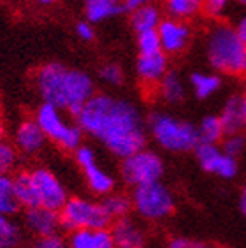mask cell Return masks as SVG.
Here are the masks:
<instances>
[{
  "instance_id": "6da1fadb",
  "label": "cell",
  "mask_w": 246,
  "mask_h": 248,
  "mask_svg": "<svg viewBox=\"0 0 246 248\" xmlns=\"http://www.w3.org/2000/svg\"><path fill=\"white\" fill-rule=\"evenodd\" d=\"M74 122L85 136L99 141L120 160L148 143L146 120L141 109L122 97L93 93L74 115Z\"/></svg>"
},
{
  "instance_id": "7a4b0ae2",
  "label": "cell",
  "mask_w": 246,
  "mask_h": 248,
  "mask_svg": "<svg viewBox=\"0 0 246 248\" xmlns=\"http://www.w3.org/2000/svg\"><path fill=\"white\" fill-rule=\"evenodd\" d=\"M33 85L43 102L57 106L72 116L95 93V83L88 72L60 62L43 63L33 72Z\"/></svg>"
},
{
  "instance_id": "3957f363",
  "label": "cell",
  "mask_w": 246,
  "mask_h": 248,
  "mask_svg": "<svg viewBox=\"0 0 246 248\" xmlns=\"http://www.w3.org/2000/svg\"><path fill=\"white\" fill-rule=\"evenodd\" d=\"M206 58L215 72L227 76H246V46L234 25L216 21L206 33Z\"/></svg>"
},
{
  "instance_id": "277c9868",
  "label": "cell",
  "mask_w": 246,
  "mask_h": 248,
  "mask_svg": "<svg viewBox=\"0 0 246 248\" xmlns=\"http://www.w3.org/2000/svg\"><path fill=\"white\" fill-rule=\"evenodd\" d=\"M146 130L156 146L169 153H190L199 144L195 125L166 111H153L146 118Z\"/></svg>"
},
{
  "instance_id": "5b68a950",
  "label": "cell",
  "mask_w": 246,
  "mask_h": 248,
  "mask_svg": "<svg viewBox=\"0 0 246 248\" xmlns=\"http://www.w3.org/2000/svg\"><path fill=\"white\" fill-rule=\"evenodd\" d=\"M33 120L39 124L47 141L57 144L63 152H74L79 144H83V130L77 127L76 122L67 120L65 111H62L57 106L43 102L35 109Z\"/></svg>"
},
{
  "instance_id": "8992f818",
  "label": "cell",
  "mask_w": 246,
  "mask_h": 248,
  "mask_svg": "<svg viewBox=\"0 0 246 248\" xmlns=\"http://www.w3.org/2000/svg\"><path fill=\"white\" fill-rule=\"evenodd\" d=\"M130 201L132 211L146 222H160L169 218L176 208L174 196L169 186L162 183V180L134 186Z\"/></svg>"
},
{
  "instance_id": "52a82bcc",
  "label": "cell",
  "mask_w": 246,
  "mask_h": 248,
  "mask_svg": "<svg viewBox=\"0 0 246 248\" xmlns=\"http://www.w3.org/2000/svg\"><path fill=\"white\" fill-rule=\"evenodd\" d=\"M58 213H60L62 229L69 231V232L77 229L111 227L113 224V220L108 215L102 202L86 199V197H69Z\"/></svg>"
},
{
  "instance_id": "ba28073f",
  "label": "cell",
  "mask_w": 246,
  "mask_h": 248,
  "mask_svg": "<svg viewBox=\"0 0 246 248\" xmlns=\"http://www.w3.org/2000/svg\"><path fill=\"white\" fill-rule=\"evenodd\" d=\"M166 172L164 160L155 150L141 148L122 158L120 176L130 188L139 185H146L152 182H160Z\"/></svg>"
},
{
  "instance_id": "9c48e42d",
  "label": "cell",
  "mask_w": 246,
  "mask_h": 248,
  "mask_svg": "<svg viewBox=\"0 0 246 248\" xmlns=\"http://www.w3.org/2000/svg\"><path fill=\"white\" fill-rule=\"evenodd\" d=\"M29 178L35 206L60 211L62 206L69 199L67 188L60 182V178L53 171H49L47 167H33L29 171Z\"/></svg>"
},
{
  "instance_id": "30bf717a",
  "label": "cell",
  "mask_w": 246,
  "mask_h": 248,
  "mask_svg": "<svg viewBox=\"0 0 246 248\" xmlns=\"http://www.w3.org/2000/svg\"><path fill=\"white\" fill-rule=\"evenodd\" d=\"M74 160L79 166L85 176L86 186L90 188V192L97 197H104L116 190V180L111 172H108L104 167L100 166L97 160V153L92 146L88 144H79L74 150Z\"/></svg>"
},
{
  "instance_id": "8fae6325",
  "label": "cell",
  "mask_w": 246,
  "mask_h": 248,
  "mask_svg": "<svg viewBox=\"0 0 246 248\" xmlns=\"http://www.w3.org/2000/svg\"><path fill=\"white\" fill-rule=\"evenodd\" d=\"M194 153L199 166L213 176L222 178V180H232L239 172L237 158L227 155L220 144L199 143L195 146Z\"/></svg>"
},
{
  "instance_id": "7c38bea8",
  "label": "cell",
  "mask_w": 246,
  "mask_h": 248,
  "mask_svg": "<svg viewBox=\"0 0 246 248\" xmlns=\"http://www.w3.org/2000/svg\"><path fill=\"white\" fill-rule=\"evenodd\" d=\"M156 35L160 41L162 51L167 57H174V55H181L188 48L192 41V29L188 21L167 16V18H162L160 25L156 27Z\"/></svg>"
},
{
  "instance_id": "4fadbf2b",
  "label": "cell",
  "mask_w": 246,
  "mask_h": 248,
  "mask_svg": "<svg viewBox=\"0 0 246 248\" xmlns=\"http://www.w3.org/2000/svg\"><path fill=\"white\" fill-rule=\"evenodd\" d=\"M167 71H169V57L162 49L138 53L136 74L142 86L153 90Z\"/></svg>"
},
{
  "instance_id": "5bb4252c",
  "label": "cell",
  "mask_w": 246,
  "mask_h": 248,
  "mask_svg": "<svg viewBox=\"0 0 246 248\" xmlns=\"http://www.w3.org/2000/svg\"><path fill=\"white\" fill-rule=\"evenodd\" d=\"M23 229L33 238H46L53 234H60V213L55 210H47L43 206L27 208L23 211Z\"/></svg>"
},
{
  "instance_id": "9a60e30c",
  "label": "cell",
  "mask_w": 246,
  "mask_h": 248,
  "mask_svg": "<svg viewBox=\"0 0 246 248\" xmlns=\"http://www.w3.org/2000/svg\"><path fill=\"white\" fill-rule=\"evenodd\" d=\"M111 234H113L116 248H146L148 234L141 222L132 218L130 215L113 220L111 224Z\"/></svg>"
},
{
  "instance_id": "2e32d148",
  "label": "cell",
  "mask_w": 246,
  "mask_h": 248,
  "mask_svg": "<svg viewBox=\"0 0 246 248\" xmlns=\"http://www.w3.org/2000/svg\"><path fill=\"white\" fill-rule=\"evenodd\" d=\"M46 136L33 118H25L15 130V148L25 157H35L46 146Z\"/></svg>"
},
{
  "instance_id": "e0dca14e",
  "label": "cell",
  "mask_w": 246,
  "mask_h": 248,
  "mask_svg": "<svg viewBox=\"0 0 246 248\" xmlns=\"http://www.w3.org/2000/svg\"><path fill=\"white\" fill-rule=\"evenodd\" d=\"M65 241L67 248H116L109 227L71 231Z\"/></svg>"
},
{
  "instance_id": "ac0fdd59",
  "label": "cell",
  "mask_w": 246,
  "mask_h": 248,
  "mask_svg": "<svg viewBox=\"0 0 246 248\" xmlns=\"http://www.w3.org/2000/svg\"><path fill=\"white\" fill-rule=\"evenodd\" d=\"M160 102L169 106H178L186 99V92H188V85L184 83V79L180 76V72L176 71H167L164 74L160 81L156 83L153 88Z\"/></svg>"
},
{
  "instance_id": "d6986e66",
  "label": "cell",
  "mask_w": 246,
  "mask_h": 248,
  "mask_svg": "<svg viewBox=\"0 0 246 248\" xmlns=\"http://www.w3.org/2000/svg\"><path fill=\"white\" fill-rule=\"evenodd\" d=\"M218 116H220L225 134H236L246 130V111L239 93H232L225 99Z\"/></svg>"
},
{
  "instance_id": "ffe728a7",
  "label": "cell",
  "mask_w": 246,
  "mask_h": 248,
  "mask_svg": "<svg viewBox=\"0 0 246 248\" xmlns=\"http://www.w3.org/2000/svg\"><path fill=\"white\" fill-rule=\"evenodd\" d=\"M223 79L218 72H204L197 71L192 72L188 78V88L194 92V95L200 100L211 99L222 90Z\"/></svg>"
},
{
  "instance_id": "44dd1931",
  "label": "cell",
  "mask_w": 246,
  "mask_h": 248,
  "mask_svg": "<svg viewBox=\"0 0 246 248\" xmlns=\"http://www.w3.org/2000/svg\"><path fill=\"white\" fill-rule=\"evenodd\" d=\"M122 13V0H85V18L93 25L104 23Z\"/></svg>"
},
{
  "instance_id": "7402d4cb",
  "label": "cell",
  "mask_w": 246,
  "mask_h": 248,
  "mask_svg": "<svg viewBox=\"0 0 246 248\" xmlns=\"http://www.w3.org/2000/svg\"><path fill=\"white\" fill-rule=\"evenodd\" d=\"M130 15V27L136 33L148 32V30H156V27L162 21V13L155 4H146L128 13Z\"/></svg>"
},
{
  "instance_id": "603a6c76",
  "label": "cell",
  "mask_w": 246,
  "mask_h": 248,
  "mask_svg": "<svg viewBox=\"0 0 246 248\" xmlns=\"http://www.w3.org/2000/svg\"><path fill=\"white\" fill-rule=\"evenodd\" d=\"M164 11L169 18L190 21L204 13V0H164Z\"/></svg>"
},
{
  "instance_id": "cb8c5ba5",
  "label": "cell",
  "mask_w": 246,
  "mask_h": 248,
  "mask_svg": "<svg viewBox=\"0 0 246 248\" xmlns=\"http://www.w3.org/2000/svg\"><path fill=\"white\" fill-rule=\"evenodd\" d=\"M23 243V225L13 215L0 213V248H19Z\"/></svg>"
},
{
  "instance_id": "d4e9b609",
  "label": "cell",
  "mask_w": 246,
  "mask_h": 248,
  "mask_svg": "<svg viewBox=\"0 0 246 248\" xmlns=\"http://www.w3.org/2000/svg\"><path fill=\"white\" fill-rule=\"evenodd\" d=\"M195 129H197L199 143L220 144V141L225 136V130H223V125L220 122V116L218 115L204 116L199 124L195 125Z\"/></svg>"
},
{
  "instance_id": "484cf974",
  "label": "cell",
  "mask_w": 246,
  "mask_h": 248,
  "mask_svg": "<svg viewBox=\"0 0 246 248\" xmlns=\"http://www.w3.org/2000/svg\"><path fill=\"white\" fill-rule=\"evenodd\" d=\"M102 206L106 208L108 215L111 217V220L122 218V217H127L132 213V201L130 196H125L122 192L113 190L111 194L102 197Z\"/></svg>"
},
{
  "instance_id": "4316f807",
  "label": "cell",
  "mask_w": 246,
  "mask_h": 248,
  "mask_svg": "<svg viewBox=\"0 0 246 248\" xmlns=\"http://www.w3.org/2000/svg\"><path fill=\"white\" fill-rule=\"evenodd\" d=\"M19 202L15 192V180L13 174L0 176V213L4 215H13L19 211Z\"/></svg>"
},
{
  "instance_id": "83f0119b",
  "label": "cell",
  "mask_w": 246,
  "mask_h": 248,
  "mask_svg": "<svg viewBox=\"0 0 246 248\" xmlns=\"http://www.w3.org/2000/svg\"><path fill=\"white\" fill-rule=\"evenodd\" d=\"M220 146L227 155L234 158H239L243 153L246 152V136L245 132H236V134H225L223 139L220 141Z\"/></svg>"
},
{
  "instance_id": "f1b7e54d",
  "label": "cell",
  "mask_w": 246,
  "mask_h": 248,
  "mask_svg": "<svg viewBox=\"0 0 246 248\" xmlns=\"http://www.w3.org/2000/svg\"><path fill=\"white\" fill-rule=\"evenodd\" d=\"M18 166V150L15 148V144L0 143V176L5 174H13Z\"/></svg>"
},
{
  "instance_id": "f546056e",
  "label": "cell",
  "mask_w": 246,
  "mask_h": 248,
  "mask_svg": "<svg viewBox=\"0 0 246 248\" xmlns=\"http://www.w3.org/2000/svg\"><path fill=\"white\" fill-rule=\"evenodd\" d=\"M99 78L100 81L108 86H122L125 81V74L123 69L114 62H108L99 69Z\"/></svg>"
},
{
  "instance_id": "4dcf8cb0",
  "label": "cell",
  "mask_w": 246,
  "mask_h": 248,
  "mask_svg": "<svg viewBox=\"0 0 246 248\" xmlns=\"http://www.w3.org/2000/svg\"><path fill=\"white\" fill-rule=\"evenodd\" d=\"M234 0H204V15L213 19H222Z\"/></svg>"
},
{
  "instance_id": "1f68e13d",
  "label": "cell",
  "mask_w": 246,
  "mask_h": 248,
  "mask_svg": "<svg viewBox=\"0 0 246 248\" xmlns=\"http://www.w3.org/2000/svg\"><path fill=\"white\" fill-rule=\"evenodd\" d=\"M19 248H67V241L60 234H53V236H46V238H35L30 245Z\"/></svg>"
},
{
  "instance_id": "d6a6232c",
  "label": "cell",
  "mask_w": 246,
  "mask_h": 248,
  "mask_svg": "<svg viewBox=\"0 0 246 248\" xmlns=\"http://www.w3.org/2000/svg\"><path fill=\"white\" fill-rule=\"evenodd\" d=\"M167 248H213V247L209 243H206V241H200V239L176 236V238L169 239Z\"/></svg>"
},
{
  "instance_id": "836d02e7",
  "label": "cell",
  "mask_w": 246,
  "mask_h": 248,
  "mask_svg": "<svg viewBox=\"0 0 246 248\" xmlns=\"http://www.w3.org/2000/svg\"><path fill=\"white\" fill-rule=\"evenodd\" d=\"M76 35L83 43H92L95 39V27L88 19H81L76 23Z\"/></svg>"
},
{
  "instance_id": "e575fe53",
  "label": "cell",
  "mask_w": 246,
  "mask_h": 248,
  "mask_svg": "<svg viewBox=\"0 0 246 248\" xmlns=\"http://www.w3.org/2000/svg\"><path fill=\"white\" fill-rule=\"evenodd\" d=\"M153 2H155V0H122L123 13H130V11L142 7V5H146V4H153Z\"/></svg>"
},
{
  "instance_id": "d590c367",
  "label": "cell",
  "mask_w": 246,
  "mask_h": 248,
  "mask_svg": "<svg viewBox=\"0 0 246 248\" xmlns=\"http://www.w3.org/2000/svg\"><path fill=\"white\" fill-rule=\"evenodd\" d=\"M234 29H236L237 35L241 37V41L245 43V46H246V13L241 16V18L237 19V23L234 25Z\"/></svg>"
},
{
  "instance_id": "8d00e7d4",
  "label": "cell",
  "mask_w": 246,
  "mask_h": 248,
  "mask_svg": "<svg viewBox=\"0 0 246 248\" xmlns=\"http://www.w3.org/2000/svg\"><path fill=\"white\" fill-rule=\"evenodd\" d=\"M239 208H241V213L246 217V185L243 186L241 196H239Z\"/></svg>"
},
{
  "instance_id": "74e56055",
  "label": "cell",
  "mask_w": 246,
  "mask_h": 248,
  "mask_svg": "<svg viewBox=\"0 0 246 248\" xmlns=\"http://www.w3.org/2000/svg\"><path fill=\"white\" fill-rule=\"evenodd\" d=\"M241 100H243V106H245V111H246V81H245V85H243V90H241Z\"/></svg>"
},
{
  "instance_id": "f35d334b",
  "label": "cell",
  "mask_w": 246,
  "mask_h": 248,
  "mask_svg": "<svg viewBox=\"0 0 246 248\" xmlns=\"http://www.w3.org/2000/svg\"><path fill=\"white\" fill-rule=\"evenodd\" d=\"M2 141H5V127H4V124L0 122V143Z\"/></svg>"
},
{
  "instance_id": "ab89813d",
  "label": "cell",
  "mask_w": 246,
  "mask_h": 248,
  "mask_svg": "<svg viewBox=\"0 0 246 248\" xmlns=\"http://www.w3.org/2000/svg\"><path fill=\"white\" fill-rule=\"evenodd\" d=\"M35 2H37L39 5H51L55 0H35Z\"/></svg>"
},
{
  "instance_id": "60d3db41",
  "label": "cell",
  "mask_w": 246,
  "mask_h": 248,
  "mask_svg": "<svg viewBox=\"0 0 246 248\" xmlns=\"http://www.w3.org/2000/svg\"><path fill=\"white\" fill-rule=\"evenodd\" d=\"M234 2H237V4L241 5V7H245V9H246V0H234Z\"/></svg>"
}]
</instances>
